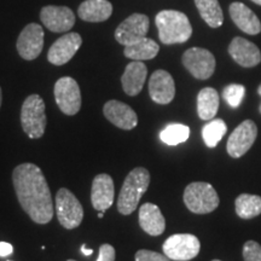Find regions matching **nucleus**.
I'll use <instances>...</instances> for the list:
<instances>
[{
    "label": "nucleus",
    "instance_id": "nucleus-28",
    "mask_svg": "<svg viewBox=\"0 0 261 261\" xmlns=\"http://www.w3.org/2000/svg\"><path fill=\"white\" fill-rule=\"evenodd\" d=\"M190 136V128L181 123H171L160 133V138L167 145H178L187 142Z\"/></svg>",
    "mask_w": 261,
    "mask_h": 261
},
{
    "label": "nucleus",
    "instance_id": "nucleus-22",
    "mask_svg": "<svg viewBox=\"0 0 261 261\" xmlns=\"http://www.w3.org/2000/svg\"><path fill=\"white\" fill-rule=\"evenodd\" d=\"M79 17L86 22H104L113 14V5L108 0H85L77 10Z\"/></svg>",
    "mask_w": 261,
    "mask_h": 261
},
{
    "label": "nucleus",
    "instance_id": "nucleus-3",
    "mask_svg": "<svg viewBox=\"0 0 261 261\" xmlns=\"http://www.w3.org/2000/svg\"><path fill=\"white\" fill-rule=\"evenodd\" d=\"M150 173L148 169L137 167L127 175L117 198V211L122 215H129L137 210L140 198L148 190Z\"/></svg>",
    "mask_w": 261,
    "mask_h": 261
},
{
    "label": "nucleus",
    "instance_id": "nucleus-13",
    "mask_svg": "<svg viewBox=\"0 0 261 261\" xmlns=\"http://www.w3.org/2000/svg\"><path fill=\"white\" fill-rule=\"evenodd\" d=\"M40 19L45 27L55 33L68 32L75 24L74 12L67 6H45L41 9Z\"/></svg>",
    "mask_w": 261,
    "mask_h": 261
},
{
    "label": "nucleus",
    "instance_id": "nucleus-17",
    "mask_svg": "<svg viewBox=\"0 0 261 261\" xmlns=\"http://www.w3.org/2000/svg\"><path fill=\"white\" fill-rule=\"evenodd\" d=\"M104 115L113 125L119 128L129 130L133 129L138 123V116L135 110L127 104L119 100H109L103 108Z\"/></svg>",
    "mask_w": 261,
    "mask_h": 261
},
{
    "label": "nucleus",
    "instance_id": "nucleus-4",
    "mask_svg": "<svg viewBox=\"0 0 261 261\" xmlns=\"http://www.w3.org/2000/svg\"><path fill=\"white\" fill-rule=\"evenodd\" d=\"M219 202L217 191L208 182H191L184 191V203L195 214L212 213L217 210Z\"/></svg>",
    "mask_w": 261,
    "mask_h": 261
},
{
    "label": "nucleus",
    "instance_id": "nucleus-26",
    "mask_svg": "<svg viewBox=\"0 0 261 261\" xmlns=\"http://www.w3.org/2000/svg\"><path fill=\"white\" fill-rule=\"evenodd\" d=\"M234 210L242 219H253L261 214V197L250 194L240 195L234 201Z\"/></svg>",
    "mask_w": 261,
    "mask_h": 261
},
{
    "label": "nucleus",
    "instance_id": "nucleus-1",
    "mask_svg": "<svg viewBox=\"0 0 261 261\" xmlns=\"http://www.w3.org/2000/svg\"><path fill=\"white\" fill-rule=\"evenodd\" d=\"M16 195L22 210L37 224L50 223L54 202L44 173L34 163H22L12 173Z\"/></svg>",
    "mask_w": 261,
    "mask_h": 261
},
{
    "label": "nucleus",
    "instance_id": "nucleus-24",
    "mask_svg": "<svg viewBox=\"0 0 261 261\" xmlns=\"http://www.w3.org/2000/svg\"><path fill=\"white\" fill-rule=\"evenodd\" d=\"M219 93L213 87H204L197 96V114L202 120H212L219 109Z\"/></svg>",
    "mask_w": 261,
    "mask_h": 261
},
{
    "label": "nucleus",
    "instance_id": "nucleus-38",
    "mask_svg": "<svg viewBox=\"0 0 261 261\" xmlns=\"http://www.w3.org/2000/svg\"><path fill=\"white\" fill-rule=\"evenodd\" d=\"M253 3H255V4H257V5H261V0H252Z\"/></svg>",
    "mask_w": 261,
    "mask_h": 261
},
{
    "label": "nucleus",
    "instance_id": "nucleus-8",
    "mask_svg": "<svg viewBox=\"0 0 261 261\" xmlns=\"http://www.w3.org/2000/svg\"><path fill=\"white\" fill-rule=\"evenodd\" d=\"M182 64L198 80L210 79L215 70L213 54L202 47H191L182 55Z\"/></svg>",
    "mask_w": 261,
    "mask_h": 261
},
{
    "label": "nucleus",
    "instance_id": "nucleus-25",
    "mask_svg": "<svg viewBox=\"0 0 261 261\" xmlns=\"http://www.w3.org/2000/svg\"><path fill=\"white\" fill-rule=\"evenodd\" d=\"M201 17L212 28H219L224 23L223 10L218 0H195Z\"/></svg>",
    "mask_w": 261,
    "mask_h": 261
},
{
    "label": "nucleus",
    "instance_id": "nucleus-19",
    "mask_svg": "<svg viewBox=\"0 0 261 261\" xmlns=\"http://www.w3.org/2000/svg\"><path fill=\"white\" fill-rule=\"evenodd\" d=\"M148 75V68L142 61H132L127 64L125 73L122 74V89L126 94L133 97L140 93Z\"/></svg>",
    "mask_w": 261,
    "mask_h": 261
},
{
    "label": "nucleus",
    "instance_id": "nucleus-7",
    "mask_svg": "<svg viewBox=\"0 0 261 261\" xmlns=\"http://www.w3.org/2000/svg\"><path fill=\"white\" fill-rule=\"evenodd\" d=\"M163 254L174 261H189L198 255L200 240L190 233H177L168 237L162 246Z\"/></svg>",
    "mask_w": 261,
    "mask_h": 261
},
{
    "label": "nucleus",
    "instance_id": "nucleus-6",
    "mask_svg": "<svg viewBox=\"0 0 261 261\" xmlns=\"http://www.w3.org/2000/svg\"><path fill=\"white\" fill-rule=\"evenodd\" d=\"M56 214L62 226L68 230L76 228L84 219L83 205L68 189H60L57 192Z\"/></svg>",
    "mask_w": 261,
    "mask_h": 261
},
{
    "label": "nucleus",
    "instance_id": "nucleus-12",
    "mask_svg": "<svg viewBox=\"0 0 261 261\" xmlns=\"http://www.w3.org/2000/svg\"><path fill=\"white\" fill-rule=\"evenodd\" d=\"M150 21L146 15L133 14L127 17L115 31V39L119 44L128 46L144 38L149 31Z\"/></svg>",
    "mask_w": 261,
    "mask_h": 261
},
{
    "label": "nucleus",
    "instance_id": "nucleus-2",
    "mask_svg": "<svg viewBox=\"0 0 261 261\" xmlns=\"http://www.w3.org/2000/svg\"><path fill=\"white\" fill-rule=\"evenodd\" d=\"M159 37L165 45L182 44L192 35V27L188 16L175 10H163L155 18Z\"/></svg>",
    "mask_w": 261,
    "mask_h": 261
},
{
    "label": "nucleus",
    "instance_id": "nucleus-23",
    "mask_svg": "<svg viewBox=\"0 0 261 261\" xmlns=\"http://www.w3.org/2000/svg\"><path fill=\"white\" fill-rule=\"evenodd\" d=\"M160 51V46L156 41L149 38H142L138 41L125 46V56L130 58L132 61H146L152 60L158 56Z\"/></svg>",
    "mask_w": 261,
    "mask_h": 261
},
{
    "label": "nucleus",
    "instance_id": "nucleus-39",
    "mask_svg": "<svg viewBox=\"0 0 261 261\" xmlns=\"http://www.w3.org/2000/svg\"><path fill=\"white\" fill-rule=\"evenodd\" d=\"M213 261H221V260H213Z\"/></svg>",
    "mask_w": 261,
    "mask_h": 261
},
{
    "label": "nucleus",
    "instance_id": "nucleus-35",
    "mask_svg": "<svg viewBox=\"0 0 261 261\" xmlns=\"http://www.w3.org/2000/svg\"><path fill=\"white\" fill-rule=\"evenodd\" d=\"M257 93H259V96L261 97V84H260V86L257 87ZM259 112L261 114V104H260V107H259Z\"/></svg>",
    "mask_w": 261,
    "mask_h": 261
},
{
    "label": "nucleus",
    "instance_id": "nucleus-30",
    "mask_svg": "<svg viewBox=\"0 0 261 261\" xmlns=\"http://www.w3.org/2000/svg\"><path fill=\"white\" fill-rule=\"evenodd\" d=\"M244 261H261V246L255 241H248L243 246Z\"/></svg>",
    "mask_w": 261,
    "mask_h": 261
},
{
    "label": "nucleus",
    "instance_id": "nucleus-29",
    "mask_svg": "<svg viewBox=\"0 0 261 261\" xmlns=\"http://www.w3.org/2000/svg\"><path fill=\"white\" fill-rule=\"evenodd\" d=\"M244 94H246V87L240 84H231L226 86L223 91V97L226 103L231 108H238L242 103Z\"/></svg>",
    "mask_w": 261,
    "mask_h": 261
},
{
    "label": "nucleus",
    "instance_id": "nucleus-21",
    "mask_svg": "<svg viewBox=\"0 0 261 261\" xmlns=\"http://www.w3.org/2000/svg\"><path fill=\"white\" fill-rule=\"evenodd\" d=\"M139 225L148 234L160 236L165 232L166 220L158 205L144 203L139 208Z\"/></svg>",
    "mask_w": 261,
    "mask_h": 261
},
{
    "label": "nucleus",
    "instance_id": "nucleus-37",
    "mask_svg": "<svg viewBox=\"0 0 261 261\" xmlns=\"http://www.w3.org/2000/svg\"><path fill=\"white\" fill-rule=\"evenodd\" d=\"M103 215H104V212H99V214H98V218H99V219H102Z\"/></svg>",
    "mask_w": 261,
    "mask_h": 261
},
{
    "label": "nucleus",
    "instance_id": "nucleus-20",
    "mask_svg": "<svg viewBox=\"0 0 261 261\" xmlns=\"http://www.w3.org/2000/svg\"><path fill=\"white\" fill-rule=\"evenodd\" d=\"M230 16L241 31L250 35H256L261 32V22L257 16L244 5L243 3L234 2L230 5Z\"/></svg>",
    "mask_w": 261,
    "mask_h": 261
},
{
    "label": "nucleus",
    "instance_id": "nucleus-31",
    "mask_svg": "<svg viewBox=\"0 0 261 261\" xmlns=\"http://www.w3.org/2000/svg\"><path fill=\"white\" fill-rule=\"evenodd\" d=\"M136 261H171V259L166 254H160L148 249H140L136 253Z\"/></svg>",
    "mask_w": 261,
    "mask_h": 261
},
{
    "label": "nucleus",
    "instance_id": "nucleus-9",
    "mask_svg": "<svg viewBox=\"0 0 261 261\" xmlns=\"http://www.w3.org/2000/svg\"><path fill=\"white\" fill-rule=\"evenodd\" d=\"M55 99L65 115H75L81 108L80 87L73 77H61L55 85Z\"/></svg>",
    "mask_w": 261,
    "mask_h": 261
},
{
    "label": "nucleus",
    "instance_id": "nucleus-27",
    "mask_svg": "<svg viewBox=\"0 0 261 261\" xmlns=\"http://www.w3.org/2000/svg\"><path fill=\"white\" fill-rule=\"evenodd\" d=\"M227 130V126L221 119L211 120L207 125L202 128V138L204 140V144L208 148H215L218 143L223 139Z\"/></svg>",
    "mask_w": 261,
    "mask_h": 261
},
{
    "label": "nucleus",
    "instance_id": "nucleus-36",
    "mask_svg": "<svg viewBox=\"0 0 261 261\" xmlns=\"http://www.w3.org/2000/svg\"><path fill=\"white\" fill-rule=\"evenodd\" d=\"M2 102H3V93H2V89H0V107H2Z\"/></svg>",
    "mask_w": 261,
    "mask_h": 261
},
{
    "label": "nucleus",
    "instance_id": "nucleus-15",
    "mask_svg": "<svg viewBox=\"0 0 261 261\" xmlns=\"http://www.w3.org/2000/svg\"><path fill=\"white\" fill-rule=\"evenodd\" d=\"M149 94L158 104H168L175 96V85L172 75L166 70H156L149 80Z\"/></svg>",
    "mask_w": 261,
    "mask_h": 261
},
{
    "label": "nucleus",
    "instance_id": "nucleus-10",
    "mask_svg": "<svg viewBox=\"0 0 261 261\" xmlns=\"http://www.w3.org/2000/svg\"><path fill=\"white\" fill-rule=\"evenodd\" d=\"M257 137V127L252 120H246L238 125L227 140V154L233 159L243 156L252 148Z\"/></svg>",
    "mask_w": 261,
    "mask_h": 261
},
{
    "label": "nucleus",
    "instance_id": "nucleus-18",
    "mask_svg": "<svg viewBox=\"0 0 261 261\" xmlns=\"http://www.w3.org/2000/svg\"><path fill=\"white\" fill-rule=\"evenodd\" d=\"M228 54L237 64L244 68L255 67L261 62L259 47L247 39L236 37L228 46Z\"/></svg>",
    "mask_w": 261,
    "mask_h": 261
},
{
    "label": "nucleus",
    "instance_id": "nucleus-32",
    "mask_svg": "<svg viewBox=\"0 0 261 261\" xmlns=\"http://www.w3.org/2000/svg\"><path fill=\"white\" fill-rule=\"evenodd\" d=\"M96 261H115V249L110 244H102L99 247V255Z\"/></svg>",
    "mask_w": 261,
    "mask_h": 261
},
{
    "label": "nucleus",
    "instance_id": "nucleus-33",
    "mask_svg": "<svg viewBox=\"0 0 261 261\" xmlns=\"http://www.w3.org/2000/svg\"><path fill=\"white\" fill-rule=\"evenodd\" d=\"M12 252H14V248H12L11 244L6 242H0V256H9L10 254H12Z\"/></svg>",
    "mask_w": 261,
    "mask_h": 261
},
{
    "label": "nucleus",
    "instance_id": "nucleus-11",
    "mask_svg": "<svg viewBox=\"0 0 261 261\" xmlns=\"http://www.w3.org/2000/svg\"><path fill=\"white\" fill-rule=\"evenodd\" d=\"M44 47V29L38 23H29L22 29L17 39V51L23 60L33 61L39 57Z\"/></svg>",
    "mask_w": 261,
    "mask_h": 261
},
{
    "label": "nucleus",
    "instance_id": "nucleus-14",
    "mask_svg": "<svg viewBox=\"0 0 261 261\" xmlns=\"http://www.w3.org/2000/svg\"><path fill=\"white\" fill-rule=\"evenodd\" d=\"M83 39L77 33H68L57 39L48 50L47 60L55 65H63L68 63L79 50Z\"/></svg>",
    "mask_w": 261,
    "mask_h": 261
},
{
    "label": "nucleus",
    "instance_id": "nucleus-34",
    "mask_svg": "<svg viewBox=\"0 0 261 261\" xmlns=\"http://www.w3.org/2000/svg\"><path fill=\"white\" fill-rule=\"evenodd\" d=\"M81 252H83L86 256H89V255H91V254L93 253V250H92V249H89V248H87V247L84 244V246L81 247Z\"/></svg>",
    "mask_w": 261,
    "mask_h": 261
},
{
    "label": "nucleus",
    "instance_id": "nucleus-16",
    "mask_svg": "<svg viewBox=\"0 0 261 261\" xmlns=\"http://www.w3.org/2000/svg\"><path fill=\"white\" fill-rule=\"evenodd\" d=\"M114 196V181L109 174H98L92 181L91 189V202L93 208L98 212H106L113 205Z\"/></svg>",
    "mask_w": 261,
    "mask_h": 261
},
{
    "label": "nucleus",
    "instance_id": "nucleus-40",
    "mask_svg": "<svg viewBox=\"0 0 261 261\" xmlns=\"http://www.w3.org/2000/svg\"><path fill=\"white\" fill-rule=\"evenodd\" d=\"M68 261H75V260H68Z\"/></svg>",
    "mask_w": 261,
    "mask_h": 261
},
{
    "label": "nucleus",
    "instance_id": "nucleus-5",
    "mask_svg": "<svg viewBox=\"0 0 261 261\" xmlns=\"http://www.w3.org/2000/svg\"><path fill=\"white\" fill-rule=\"evenodd\" d=\"M21 125L31 139L41 138L46 128L45 103L39 94L25 98L21 110Z\"/></svg>",
    "mask_w": 261,
    "mask_h": 261
}]
</instances>
